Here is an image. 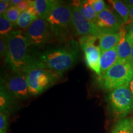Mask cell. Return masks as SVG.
<instances>
[{
	"mask_svg": "<svg viewBox=\"0 0 133 133\" xmlns=\"http://www.w3.org/2000/svg\"><path fill=\"white\" fill-rule=\"evenodd\" d=\"M8 46V55L5 60L12 71L25 73L36 66L35 57L30 53V47L24 33L20 30H14L5 38Z\"/></svg>",
	"mask_w": 133,
	"mask_h": 133,
	"instance_id": "obj_1",
	"label": "cell"
},
{
	"mask_svg": "<svg viewBox=\"0 0 133 133\" xmlns=\"http://www.w3.org/2000/svg\"><path fill=\"white\" fill-rule=\"evenodd\" d=\"M78 54L77 44L70 41L67 46L48 49L35 57L36 66L51 70L62 76L75 64Z\"/></svg>",
	"mask_w": 133,
	"mask_h": 133,
	"instance_id": "obj_2",
	"label": "cell"
},
{
	"mask_svg": "<svg viewBox=\"0 0 133 133\" xmlns=\"http://www.w3.org/2000/svg\"><path fill=\"white\" fill-rule=\"evenodd\" d=\"M133 78V61H118L104 74L97 76V81L102 89L112 91L126 84H130Z\"/></svg>",
	"mask_w": 133,
	"mask_h": 133,
	"instance_id": "obj_3",
	"label": "cell"
},
{
	"mask_svg": "<svg viewBox=\"0 0 133 133\" xmlns=\"http://www.w3.org/2000/svg\"><path fill=\"white\" fill-rule=\"evenodd\" d=\"M53 35L60 41H66L73 29L71 6L57 1L48 17Z\"/></svg>",
	"mask_w": 133,
	"mask_h": 133,
	"instance_id": "obj_4",
	"label": "cell"
},
{
	"mask_svg": "<svg viewBox=\"0 0 133 133\" xmlns=\"http://www.w3.org/2000/svg\"><path fill=\"white\" fill-rule=\"evenodd\" d=\"M30 96H36L45 91L57 82L61 75L51 70L35 66L25 73Z\"/></svg>",
	"mask_w": 133,
	"mask_h": 133,
	"instance_id": "obj_5",
	"label": "cell"
},
{
	"mask_svg": "<svg viewBox=\"0 0 133 133\" xmlns=\"http://www.w3.org/2000/svg\"><path fill=\"white\" fill-rule=\"evenodd\" d=\"M107 101L111 111L118 117H124L133 112V95L129 84L110 91Z\"/></svg>",
	"mask_w": 133,
	"mask_h": 133,
	"instance_id": "obj_6",
	"label": "cell"
},
{
	"mask_svg": "<svg viewBox=\"0 0 133 133\" xmlns=\"http://www.w3.org/2000/svg\"><path fill=\"white\" fill-rule=\"evenodd\" d=\"M24 35L31 46L41 47L52 40L53 35L47 20L38 17L25 31Z\"/></svg>",
	"mask_w": 133,
	"mask_h": 133,
	"instance_id": "obj_7",
	"label": "cell"
},
{
	"mask_svg": "<svg viewBox=\"0 0 133 133\" xmlns=\"http://www.w3.org/2000/svg\"><path fill=\"white\" fill-rule=\"evenodd\" d=\"M97 39H99V38L96 36H81L79 39V43L84 52L87 66L97 76H99L101 75L100 59L101 52L99 46L95 45Z\"/></svg>",
	"mask_w": 133,
	"mask_h": 133,
	"instance_id": "obj_8",
	"label": "cell"
},
{
	"mask_svg": "<svg viewBox=\"0 0 133 133\" xmlns=\"http://www.w3.org/2000/svg\"><path fill=\"white\" fill-rule=\"evenodd\" d=\"M1 82L17 100H25L30 96L26 76L24 73L12 71L6 79L1 78Z\"/></svg>",
	"mask_w": 133,
	"mask_h": 133,
	"instance_id": "obj_9",
	"label": "cell"
},
{
	"mask_svg": "<svg viewBox=\"0 0 133 133\" xmlns=\"http://www.w3.org/2000/svg\"><path fill=\"white\" fill-rule=\"evenodd\" d=\"M71 9L73 29L78 35L82 36L92 35L99 38L102 34L97 24L83 17L79 13L78 8L73 3L71 5Z\"/></svg>",
	"mask_w": 133,
	"mask_h": 133,
	"instance_id": "obj_10",
	"label": "cell"
},
{
	"mask_svg": "<svg viewBox=\"0 0 133 133\" xmlns=\"http://www.w3.org/2000/svg\"><path fill=\"white\" fill-rule=\"evenodd\" d=\"M96 24L102 34L118 33L124 26V22L120 17L108 7L97 14Z\"/></svg>",
	"mask_w": 133,
	"mask_h": 133,
	"instance_id": "obj_11",
	"label": "cell"
},
{
	"mask_svg": "<svg viewBox=\"0 0 133 133\" xmlns=\"http://www.w3.org/2000/svg\"><path fill=\"white\" fill-rule=\"evenodd\" d=\"M16 99L8 91L2 82L0 87V112L9 115L14 110Z\"/></svg>",
	"mask_w": 133,
	"mask_h": 133,
	"instance_id": "obj_12",
	"label": "cell"
},
{
	"mask_svg": "<svg viewBox=\"0 0 133 133\" xmlns=\"http://www.w3.org/2000/svg\"><path fill=\"white\" fill-rule=\"evenodd\" d=\"M126 26H123L119 31L121 34L120 40L116 46L118 60H131V49L132 44L126 38Z\"/></svg>",
	"mask_w": 133,
	"mask_h": 133,
	"instance_id": "obj_13",
	"label": "cell"
},
{
	"mask_svg": "<svg viewBox=\"0 0 133 133\" xmlns=\"http://www.w3.org/2000/svg\"><path fill=\"white\" fill-rule=\"evenodd\" d=\"M120 32L103 33L99 36V47L101 52L114 49L118 44L120 40Z\"/></svg>",
	"mask_w": 133,
	"mask_h": 133,
	"instance_id": "obj_14",
	"label": "cell"
},
{
	"mask_svg": "<svg viewBox=\"0 0 133 133\" xmlns=\"http://www.w3.org/2000/svg\"><path fill=\"white\" fill-rule=\"evenodd\" d=\"M57 1L54 0H35L32 6L35 9L38 17L46 20L56 4Z\"/></svg>",
	"mask_w": 133,
	"mask_h": 133,
	"instance_id": "obj_15",
	"label": "cell"
},
{
	"mask_svg": "<svg viewBox=\"0 0 133 133\" xmlns=\"http://www.w3.org/2000/svg\"><path fill=\"white\" fill-rule=\"evenodd\" d=\"M118 60L116 47L101 52L100 59L101 75L105 72L108 69L112 66Z\"/></svg>",
	"mask_w": 133,
	"mask_h": 133,
	"instance_id": "obj_16",
	"label": "cell"
},
{
	"mask_svg": "<svg viewBox=\"0 0 133 133\" xmlns=\"http://www.w3.org/2000/svg\"><path fill=\"white\" fill-rule=\"evenodd\" d=\"M73 4L78 8L79 13L83 17L96 24L97 14L95 12L88 1H74Z\"/></svg>",
	"mask_w": 133,
	"mask_h": 133,
	"instance_id": "obj_17",
	"label": "cell"
},
{
	"mask_svg": "<svg viewBox=\"0 0 133 133\" xmlns=\"http://www.w3.org/2000/svg\"><path fill=\"white\" fill-rule=\"evenodd\" d=\"M38 18V16L35 9L31 6L27 10L21 13L17 25L20 29L25 30Z\"/></svg>",
	"mask_w": 133,
	"mask_h": 133,
	"instance_id": "obj_18",
	"label": "cell"
},
{
	"mask_svg": "<svg viewBox=\"0 0 133 133\" xmlns=\"http://www.w3.org/2000/svg\"><path fill=\"white\" fill-rule=\"evenodd\" d=\"M109 2L115 12H116V14L123 20L124 24H128L130 22V16L128 5L124 1L118 0H112L109 1Z\"/></svg>",
	"mask_w": 133,
	"mask_h": 133,
	"instance_id": "obj_19",
	"label": "cell"
},
{
	"mask_svg": "<svg viewBox=\"0 0 133 133\" xmlns=\"http://www.w3.org/2000/svg\"><path fill=\"white\" fill-rule=\"evenodd\" d=\"M111 133H133V118H124L117 121Z\"/></svg>",
	"mask_w": 133,
	"mask_h": 133,
	"instance_id": "obj_20",
	"label": "cell"
},
{
	"mask_svg": "<svg viewBox=\"0 0 133 133\" xmlns=\"http://www.w3.org/2000/svg\"><path fill=\"white\" fill-rule=\"evenodd\" d=\"M15 26L2 15L0 16V34L1 37L6 38L13 31H14Z\"/></svg>",
	"mask_w": 133,
	"mask_h": 133,
	"instance_id": "obj_21",
	"label": "cell"
},
{
	"mask_svg": "<svg viewBox=\"0 0 133 133\" xmlns=\"http://www.w3.org/2000/svg\"><path fill=\"white\" fill-rule=\"evenodd\" d=\"M21 13V11L17 8L16 6H10L3 16L12 24L17 25Z\"/></svg>",
	"mask_w": 133,
	"mask_h": 133,
	"instance_id": "obj_22",
	"label": "cell"
},
{
	"mask_svg": "<svg viewBox=\"0 0 133 133\" xmlns=\"http://www.w3.org/2000/svg\"><path fill=\"white\" fill-rule=\"evenodd\" d=\"M88 2L97 14L106 8L105 3L103 0H89Z\"/></svg>",
	"mask_w": 133,
	"mask_h": 133,
	"instance_id": "obj_23",
	"label": "cell"
},
{
	"mask_svg": "<svg viewBox=\"0 0 133 133\" xmlns=\"http://www.w3.org/2000/svg\"><path fill=\"white\" fill-rule=\"evenodd\" d=\"M8 128V115L0 112V133H6Z\"/></svg>",
	"mask_w": 133,
	"mask_h": 133,
	"instance_id": "obj_24",
	"label": "cell"
},
{
	"mask_svg": "<svg viewBox=\"0 0 133 133\" xmlns=\"http://www.w3.org/2000/svg\"><path fill=\"white\" fill-rule=\"evenodd\" d=\"M0 54L1 57L7 59L8 55V46L6 39L4 37L0 38Z\"/></svg>",
	"mask_w": 133,
	"mask_h": 133,
	"instance_id": "obj_25",
	"label": "cell"
},
{
	"mask_svg": "<svg viewBox=\"0 0 133 133\" xmlns=\"http://www.w3.org/2000/svg\"><path fill=\"white\" fill-rule=\"evenodd\" d=\"M33 1L30 0H22V1L16 6L17 8L21 11V12H24V11L27 10L32 6Z\"/></svg>",
	"mask_w": 133,
	"mask_h": 133,
	"instance_id": "obj_26",
	"label": "cell"
},
{
	"mask_svg": "<svg viewBox=\"0 0 133 133\" xmlns=\"http://www.w3.org/2000/svg\"><path fill=\"white\" fill-rule=\"evenodd\" d=\"M126 38L128 40L133 44V22H130L126 26Z\"/></svg>",
	"mask_w": 133,
	"mask_h": 133,
	"instance_id": "obj_27",
	"label": "cell"
},
{
	"mask_svg": "<svg viewBox=\"0 0 133 133\" xmlns=\"http://www.w3.org/2000/svg\"><path fill=\"white\" fill-rule=\"evenodd\" d=\"M10 7V1L9 0H1L0 1V14L2 16Z\"/></svg>",
	"mask_w": 133,
	"mask_h": 133,
	"instance_id": "obj_28",
	"label": "cell"
},
{
	"mask_svg": "<svg viewBox=\"0 0 133 133\" xmlns=\"http://www.w3.org/2000/svg\"><path fill=\"white\" fill-rule=\"evenodd\" d=\"M128 5L129 10V16H130V22H133V6L128 4H126Z\"/></svg>",
	"mask_w": 133,
	"mask_h": 133,
	"instance_id": "obj_29",
	"label": "cell"
},
{
	"mask_svg": "<svg viewBox=\"0 0 133 133\" xmlns=\"http://www.w3.org/2000/svg\"><path fill=\"white\" fill-rule=\"evenodd\" d=\"M22 1V0H11L10 1V6H17Z\"/></svg>",
	"mask_w": 133,
	"mask_h": 133,
	"instance_id": "obj_30",
	"label": "cell"
},
{
	"mask_svg": "<svg viewBox=\"0 0 133 133\" xmlns=\"http://www.w3.org/2000/svg\"><path fill=\"white\" fill-rule=\"evenodd\" d=\"M129 88H130L131 92H132V94L133 95V78H132V80L131 81L130 84H129Z\"/></svg>",
	"mask_w": 133,
	"mask_h": 133,
	"instance_id": "obj_31",
	"label": "cell"
},
{
	"mask_svg": "<svg viewBox=\"0 0 133 133\" xmlns=\"http://www.w3.org/2000/svg\"><path fill=\"white\" fill-rule=\"evenodd\" d=\"M126 4H128L133 6V0H127V1H123Z\"/></svg>",
	"mask_w": 133,
	"mask_h": 133,
	"instance_id": "obj_32",
	"label": "cell"
},
{
	"mask_svg": "<svg viewBox=\"0 0 133 133\" xmlns=\"http://www.w3.org/2000/svg\"><path fill=\"white\" fill-rule=\"evenodd\" d=\"M131 60L133 61V44H132V49H131Z\"/></svg>",
	"mask_w": 133,
	"mask_h": 133,
	"instance_id": "obj_33",
	"label": "cell"
}]
</instances>
